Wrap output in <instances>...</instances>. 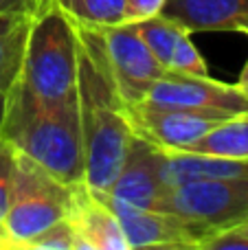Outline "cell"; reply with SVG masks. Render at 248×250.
Wrapping results in <instances>:
<instances>
[{
    "label": "cell",
    "instance_id": "obj_1",
    "mask_svg": "<svg viewBox=\"0 0 248 250\" xmlns=\"http://www.w3.org/2000/svg\"><path fill=\"white\" fill-rule=\"evenodd\" d=\"M75 33L79 62L77 110L83 145V182L99 193H108L127 156L134 132L110 75L99 31L75 24Z\"/></svg>",
    "mask_w": 248,
    "mask_h": 250
},
{
    "label": "cell",
    "instance_id": "obj_2",
    "mask_svg": "<svg viewBox=\"0 0 248 250\" xmlns=\"http://www.w3.org/2000/svg\"><path fill=\"white\" fill-rule=\"evenodd\" d=\"M20 154L66 185L83 182V145L77 101L46 104L16 83L9 92L2 136Z\"/></svg>",
    "mask_w": 248,
    "mask_h": 250
},
{
    "label": "cell",
    "instance_id": "obj_3",
    "mask_svg": "<svg viewBox=\"0 0 248 250\" xmlns=\"http://www.w3.org/2000/svg\"><path fill=\"white\" fill-rule=\"evenodd\" d=\"M77 66L75 24L51 2L31 22L18 83L46 104L77 101Z\"/></svg>",
    "mask_w": 248,
    "mask_h": 250
},
{
    "label": "cell",
    "instance_id": "obj_4",
    "mask_svg": "<svg viewBox=\"0 0 248 250\" xmlns=\"http://www.w3.org/2000/svg\"><path fill=\"white\" fill-rule=\"evenodd\" d=\"M68 207L70 185L57 180L53 173L18 151L2 229L11 250H26V244L35 235L64 220Z\"/></svg>",
    "mask_w": 248,
    "mask_h": 250
},
{
    "label": "cell",
    "instance_id": "obj_5",
    "mask_svg": "<svg viewBox=\"0 0 248 250\" xmlns=\"http://www.w3.org/2000/svg\"><path fill=\"white\" fill-rule=\"evenodd\" d=\"M163 211H169L198 226L209 239L211 235L248 220V180L198 178L180 182L167 189Z\"/></svg>",
    "mask_w": 248,
    "mask_h": 250
},
{
    "label": "cell",
    "instance_id": "obj_6",
    "mask_svg": "<svg viewBox=\"0 0 248 250\" xmlns=\"http://www.w3.org/2000/svg\"><path fill=\"white\" fill-rule=\"evenodd\" d=\"M97 31L101 35L105 62L123 105L127 108L143 104L154 82L161 79L167 70L152 55L134 24L123 22Z\"/></svg>",
    "mask_w": 248,
    "mask_h": 250
},
{
    "label": "cell",
    "instance_id": "obj_7",
    "mask_svg": "<svg viewBox=\"0 0 248 250\" xmlns=\"http://www.w3.org/2000/svg\"><path fill=\"white\" fill-rule=\"evenodd\" d=\"M145 104L169 105V108L193 110V112L237 117L248 114V97L237 83H224L209 75L165 73L149 88Z\"/></svg>",
    "mask_w": 248,
    "mask_h": 250
},
{
    "label": "cell",
    "instance_id": "obj_8",
    "mask_svg": "<svg viewBox=\"0 0 248 250\" xmlns=\"http://www.w3.org/2000/svg\"><path fill=\"white\" fill-rule=\"evenodd\" d=\"M125 117L136 136L145 138L158 149H178L187 151L196 141H200L211 127L228 117L193 112V110L169 108V105L139 104L127 105Z\"/></svg>",
    "mask_w": 248,
    "mask_h": 250
},
{
    "label": "cell",
    "instance_id": "obj_9",
    "mask_svg": "<svg viewBox=\"0 0 248 250\" xmlns=\"http://www.w3.org/2000/svg\"><path fill=\"white\" fill-rule=\"evenodd\" d=\"M108 204L112 207L114 215L127 239L130 250L136 248H193L200 250L207 235L198 226L189 224L187 220L174 215L169 211L156 208H141L127 204L112 195L103 193Z\"/></svg>",
    "mask_w": 248,
    "mask_h": 250
},
{
    "label": "cell",
    "instance_id": "obj_10",
    "mask_svg": "<svg viewBox=\"0 0 248 250\" xmlns=\"http://www.w3.org/2000/svg\"><path fill=\"white\" fill-rule=\"evenodd\" d=\"M66 220L77 235L79 250H130L119 217L105 195L90 189L86 182L70 185Z\"/></svg>",
    "mask_w": 248,
    "mask_h": 250
},
{
    "label": "cell",
    "instance_id": "obj_11",
    "mask_svg": "<svg viewBox=\"0 0 248 250\" xmlns=\"http://www.w3.org/2000/svg\"><path fill=\"white\" fill-rule=\"evenodd\" d=\"M165 193L167 187L161 171V149L134 134L108 195L141 208L163 211Z\"/></svg>",
    "mask_w": 248,
    "mask_h": 250
},
{
    "label": "cell",
    "instance_id": "obj_12",
    "mask_svg": "<svg viewBox=\"0 0 248 250\" xmlns=\"http://www.w3.org/2000/svg\"><path fill=\"white\" fill-rule=\"evenodd\" d=\"M132 24L136 26L143 42L167 73L200 75V77L209 75V66L196 44L191 42V33L178 22L165 16H156Z\"/></svg>",
    "mask_w": 248,
    "mask_h": 250
},
{
    "label": "cell",
    "instance_id": "obj_13",
    "mask_svg": "<svg viewBox=\"0 0 248 250\" xmlns=\"http://www.w3.org/2000/svg\"><path fill=\"white\" fill-rule=\"evenodd\" d=\"M161 16L189 33L235 31L248 35V0H167Z\"/></svg>",
    "mask_w": 248,
    "mask_h": 250
},
{
    "label": "cell",
    "instance_id": "obj_14",
    "mask_svg": "<svg viewBox=\"0 0 248 250\" xmlns=\"http://www.w3.org/2000/svg\"><path fill=\"white\" fill-rule=\"evenodd\" d=\"M161 171L165 187L198 178H242L248 180V158L196 154V151L161 149Z\"/></svg>",
    "mask_w": 248,
    "mask_h": 250
},
{
    "label": "cell",
    "instance_id": "obj_15",
    "mask_svg": "<svg viewBox=\"0 0 248 250\" xmlns=\"http://www.w3.org/2000/svg\"><path fill=\"white\" fill-rule=\"evenodd\" d=\"M33 16H0V90L9 92L20 79L24 46Z\"/></svg>",
    "mask_w": 248,
    "mask_h": 250
},
{
    "label": "cell",
    "instance_id": "obj_16",
    "mask_svg": "<svg viewBox=\"0 0 248 250\" xmlns=\"http://www.w3.org/2000/svg\"><path fill=\"white\" fill-rule=\"evenodd\" d=\"M187 151L227 156V158H248V114H237L220 121Z\"/></svg>",
    "mask_w": 248,
    "mask_h": 250
},
{
    "label": "cell",
    "instance_id": "obj_17",
    "mask_svg": "<svg viewBox=\"0 0 248 250\" xmlns=\"http://www.w3.org/2000/svg\"><path fill=\"white\" fill-rule=\"evenodd\" d=\"M53 4L79 26L103 29L123 24L125 0H53Z\"/></svg>",
    "mask_w": 248,
    "mask_h": 250
},
{
    "label": "cell",
    "instance_id": "obj_18",
    "mask_svg": "<svg viewBox=\"0 0 248 250\" xmlns=\"http://www.w3.org/2000/svg\"><path fill=\"white\" fill-rule=\"evenodd\" d=\"M16 147L0 138V250H11L7 237H4V215L9 208V198H11V182H13V169H16Z\"/></svg>",
    "mask_w": 248,
    "mask_h": 250
},
{
    "label": "cell",
    "instance_id": "obj_19",
    "mask_svg": "<svg viewBox=\"0 0 248 250\" xmlns=\"http://www.w3.org/2000/svg\"><path fill=\"white\" fill-rule=\"evenodd\" d=\"M26 250H79V242L70 222L64 217L40 235H35L26 244Z\"/></svg>",
    "mask_w": 248,
    "mask_h": 250
},
{
    "label": "cell",
    "instance_id": "obj_20",
    "mask_svg": "<svg viewBox=\"0 0 248 250\" xmlns=\"http://www.w3.org/2000/svg\"><path fill=\"white\" fill-rule=\"evenodd\" d=\"M202 250H248V220L205 239Z\"/></svg>",
    "mask_w": 248,
    "mask_h": 250
},
{
    "label": "cell",
    "instance_id": "obj_21",
    "mask_svg": "<svg viewBox=\"0 0 248 250\" xmlns=\"http://www.w3.org/2000/svg\"><path fill=\"white\" fill-rule=\"evenodd\" d=\"M167 0H125V11H123V22H143L149 18L161 16Z\"/></svg>",
    "mask_w": 248,
    "mask_h": 250
},
{
    "label": "cell",
    "instance_id": "obj_22",
    "mask_svg": "<svg viewBox=\"0 0 248 250\" xmlns=\"http://www.w3.org/2000/svg\"><path fill=\"white\" fill-rule=\"evenodd\" d=\"M53 0H0V16H38Z\"/></svg>",
    "mask_w": 248,
    "mask_h": 250
},
{
    "label": "cell",
    "instance_id": "obj_23",
    "mask_svg": "<svg viewBox=\"0 0 248 250\" xmlns=\"http://www.w3.org/2000/svg\"><path fill=\"white\" fill-rule=\"evenodd\" d=\"M9 92L0 90V136H2V125H4V117H7V108H9Z\"/></svg>",
    "mask_w": 248,
    "mask_h": 250
},
{
    "label": "cell",
    "instance_id": "obj_24",
    "mask_svg": "<svg viewBox=\"0 0 248 250\" xmlns=\"http://www.w3.org/2000/svg\"><path fill=\"white\" fill-rule=\"evenodd\" d=\"M237 86H240L242 92L248 97V62L244 64V68H242V73H240V82H237Z\"/></svg>",
    "mask_w": 248,
    "mask_h": 250
}]
</instances>
